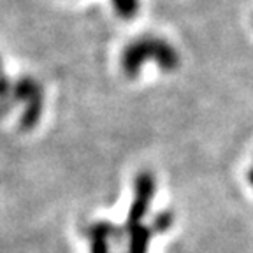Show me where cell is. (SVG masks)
Instances as JSON below:
<instances>
[{
  "label": "cell",
  "instance_id": "cell-1",
  "mask_svg": "<svg viewBox=\"0 0 253 253\" xmlns=\"http://www.w3.org/2000/svg\"><path fill=\"white\" fill-rule=\"evenodd\" d=\"M146 62H155L164 72H172L179 67L176 47L160 37H141L132 41L122 53V69L126 78H137Z\"/></svg>",
  "mask_w": 253,
  "mask_h": 253
},
{
  "label": "cell",
  "instance_id": "cell-2",
  "mask_svg": "<svg viewBox=\"0 0 253 253\" xmlns=\"http://www.w3.org/2000/svg\"><path fill=\"white\" fill-rule=\"evenodd\" d=\"M12 104H23L20 118L21 130H32L39 123L44 111V91L37 79L25 76L12 84Z\"/></svg>",
  "mask_w": 253,
  "mask_h": 253
},
{
  "label": "cell",
  "instance_id": "cell-3",
  "mask_svg": "<svg viewBox=\"0 0 253 253\" xmlns=\"http://www.w3.org/2000/svg\"><path fill=\"white\" fill-rule=\"evenodd\" d=\"M155 192H157V181H155V176L150 170H142L137 174L134 185V199H132L130 210L126 213L125 223L122 225L123 234H126V230L134 229V227L141 225L144 216L150 211L151 201L155 197Z\"/></svg>",
  "mask_w": 253,
  "mask_h": 253
},
{
  "label": "cell",
  "instance_id": "cell-4",
  "mask_svg": "<svg viewBox=\"0 0 253 253\" xmlns=\"http://www.w3.org/2000/svg\"><path fill=\"white\" fill-rule=\"evenodd\" d=\"M84 236L90 241L91 253H111V245L120 243L125 234L122 227L111 223V221H93L84 227Z\"/></svg>",
  "mask_w": 253,
  "mask_h": 253
},
{
  "label": "cell",
  "instance_id": "cell-5",
  "mask_svg": "<svg viewBox=\"0 0 253 253\" xmlns=\"http://www.w3.org/2000/svg\"><path fill=\"white\" fill-rule=\"evenodd\" d=\"M125 236H128V250L126 253H148V246H150V241H151V232L150 227L146 225H137L134 229L126 230Z\"/></svg>",
  "mask_w": 253,
  "mask_h": 253
},
{
  "label": "cell",
  "instance_id": "cell-6",
  "mask_svg": "<svg viewBox=\"0 0 253 253\" xmlns=\"http://www.w3.org/2000/svg\"><path fill=\"white\" fill-rule=\"evenodd\" d=\"M12 106V84L2 71L0 63V113H7Z\"/></svg>",
  "mask_w": 253,
  "mask_h": 253
},
{
  "label": "cell",
  "instance_id": "cell-7",
  "mask_svg": "<svg viewBox=\"0 0 253 253\" xmlns=\"http://www.w3.org/2000/svg\"><path fill=\"white\" fill-rule=\"evenodd\" d=\"M115 11L123 20H134L139 12V0H113Z\"/></svg>",
  "mask_w": 253,
  "mask_h": 253
},
{
  "label": "cell",
  "instance_id": "cell-8",
  "mask_svg": "<svg viewBox=\"0 0 253 253\" xmlns=\"http://www.w3.org/2000/svg\"><path fill=\"white\" fill-rule=\"evenodd\" d=\"M174 221V213L170 210H164L160 213H157L151 220V232L153 234H162V232H167L170 229Z\"/></svg>",
  "mask_w": 253,
  "mask_h": 253
},
{
  "label": "cell",
  "instance_id": "cell-9",
  "mask_svg": "<svg viewBox=\"0 0 253 253\" xmlns=\"http://www.w3.org/2000/svg\"><path fill=\"white\" fill-rule=\"evenodd\" d=\"M248 179H250V183H252V186H253V166L250 167V170H248Z\"/></svg>",
  "mask_w": 253,
  "mask_h": 253
}]
</instances>
